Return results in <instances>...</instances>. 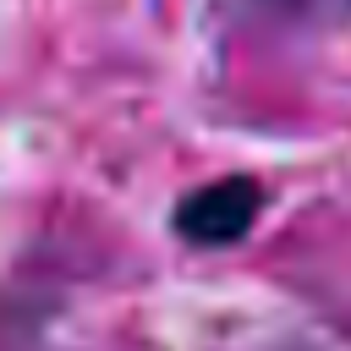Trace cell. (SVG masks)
I'll list each match as a JSON object with an SVG mask.
<instances>
[{
    "mask_svg": "<svg viewBox=\"0 0 351 351\" xmlns=\"http://www.w3.org/2000/svg\"><path fill=\"white\" fill-rule=\"evenodd\" d=\"M258 208H263V186H258L252 176H219V181L192 186V192L176 203L170 225H176L186 241H197V247H225V241H241V236L252 230Z\"/></svg>",
    "mask_w": 351,
    "mask_h": 351,
    "instance_id": "obj_1",
    "label": "cell"
}]
</instances>
